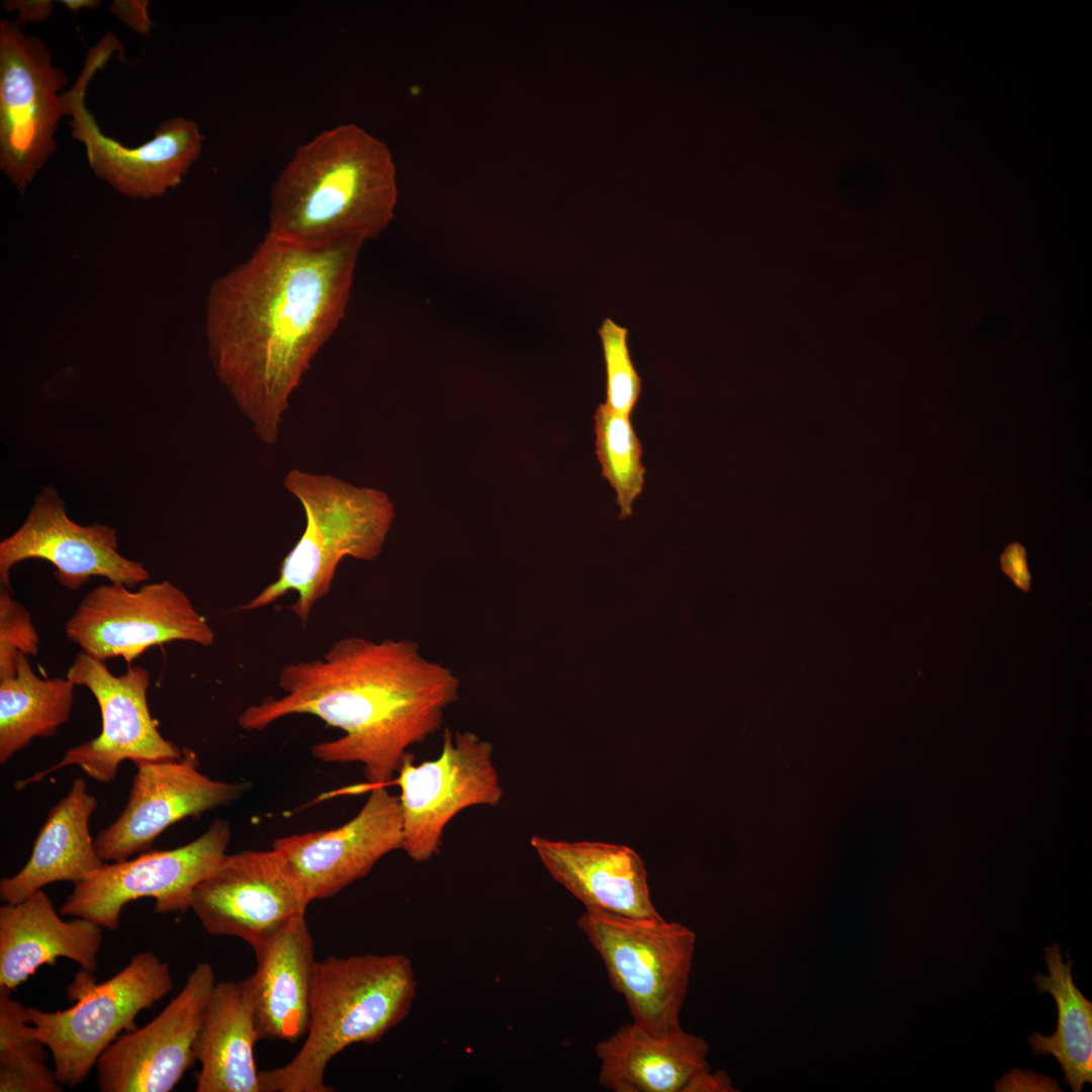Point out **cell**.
<instances>
[{
  "label": "cell",
  "mask_w": 1092,
  "mask_h": 1092,
  "mask_svg": "<svg viewBox=\"0 0 1092 1092\" xmlns=\"http://www.w3.org/2000/svg\"><path fill=\"white\" fill-rule=\"evenodd\" d=\"M119 50L121 43L111 32L89 50L77 80L63 93L66 115L71 116V136L84 145L89 165L98 177L129 197L152 198L182 182L201 153L204 136L196 121L182 116L165 119L151 141L134 148L101 131L86 106V91L95 74Z\"/></svg>",
  "instance_id": "obj_8"
},
{
  "label": "cell",
  "mask_w": 1092,
  "mask_h": 1092,
  "mask_svg": "<svg viewBox=\"0 0 1092 1092\" xmlns=\"http://www.w3.org/2000/svg\"><path fill=\"white\" fill-rule=\"evenodd\" d=\"M280 697L247 707L238 724L261 731L291 715H312L344 735L312 746L323 762H359L369 786H388L407 748L438 731L458 699L452 669L410 639L336 641L322 658L285 664Z\"/></svg>",
  "instance_id": "obj_2"
},
{
  "label": "cell",
  "mask_w": 1092,
  "mask_h": 1092,
  "mask_svg": "<svg viewBox=\"0 0 1092 1092\" xmlns=\"http://www.w3.org/2000/svg\"><path fill=\"white\" fill-rule=\"evenodd\" d=\"M594 419L596 454L602 466V475L614 488L620 518L625 519L632 515L633 502L644 485L642 445L630 417L600 403Z\"/></svg>",
  "instance_id": "obj_28"
},
{
  "label": "cell",
  "mask_w": 1092,
  "mask_h": 1092,
  "mask_svg": "<svg viewBox=\"0 0 1092 1092\" xmlns=\"http://www.w3.org/2000/svg\"><path fill=\"white\" fill-rule=\"evenodd\" d=\"M253 950L256 970L244 982L260 1039L295 1042L309 1026L317 964L305 916Z\"/></svg>",
  "instance_id": "obj_22"
},
{
  "label": "cell",
  "mask_w": 1092,
  "mask_h": 1092,
  "mask_svg": "<svg viewBox=\"0 0 1092 1092\" xmlns=\"http://www.w3.org/2000/svg\"><path fill=\"white\" fill-rule=\"evenodd\" d=\"M606 366V404L630 417L640 397L642 381L627 343L628 330L606 318L599 329Z\"/></svg>",
  "instance_id": "obj_29"
},
{
  "label": "cell",
  "mask_w": 1092,
  "mask_h": 1092,
  "mask_svg": "<svg viewBox=\"0 0 1092 1092\" xmlns=\"http://www.w3.org/2000/svg\"><path fill=\"white\" fill-rule=\"evenodd\" d=\"M0 988V1092H61L47 1048L29 1032L27 1007Z\"/></svg>",
  "instance_id": "obj_27"
},
{
  "label": "cell",
  "mask_w": 1092,
  "mask_h": 1092,
  "mask_svg": "<svg viewBox=\"0 0 1092 1092\" xmlns=\"http://www.w3.org/2000/svg\"><path fill=\"white\" fill-rule=\"evenodd\" d=\"M231 837L230 823L216 819L203 834L183 846L105 862L75 884L60 913L116 930L123 907L141 898H153L158 914L186 912L195 888L226 854Z\"/></svg>",
  "instance_id": "obj_9"
},
{
  "label": "cell",
  "mask_w": 1092,
  "mask_h": 1092,
  "mask_svg": "<svg viewBox=\"0 0 1092 1092\" xmlns=\"http://www.w3.org/2000/svg\"><path fill=\"white\" fill-rule=\"evenodd\" d=\"M360 242L301 245L266 234L210 288L206 334L214 370L266 445L337 329Z\"/></svg>",
  "instance_id": "obj_1"
},
{
  "label": "cell",
  "mask_w": 1092,
  "mask_h": 1092,
  "mask_svg": "<svg viewBox=\"0 0 1092 1092\" xmlns=\"http://www.w3.org/2000/svg\"><path fill=\"white\" fill-rule=\"evenodd\" d=\"M66 635L99 660L122 657L128 664L156 645L187 641L207 647L214 641L207 620L168 580L139 590L114 582L93 588L68 620Z\"/></svg>",
  "instance_id": "obj_12"
},
{
  "label": "cell",
  "mask_w": 1092,
  "mask_h": 1092,
  "mask_svg": "<svg viewBox=\"0 0 1092 1092\" xmlns=\"http://www.w3.org/2000/svg\"><path fill=\"white\" fill-rule=\"evenodd\" d=\"M133 763L138 770L124 810L94 839L103 861H119L148 851L171 825L233 803L248 788L245 783L216 781L203 775L195 753L188 748H183L179 759Z\"/></svg>",
  "instance_id": "obj_16"
},
{
  "label": "cell",
  "mask_w": 1092,
  "mask_h": 1092,
  "mask_svg": "<svg viewBox=\"0 0 1092 1092\" xmlns=\"http://www.w3.org/2000/svg\"><path fill=\"white\" fill-rule=\"evenodd\" d=\"M283 486L303 509L304 530L282 559L278 577L238 610H257L294 592L290 610L305 625L314 605L330 593L344 558L370 561L380 554L394 508L381 490L298 468L287 472Z\"/></svg>",
  "instance_id": "obj_5"
},
{
  "label": "cell",
  "mask_w": 1092,
  "mask_h": 1092,
  "mask_svg": "<svg viewBox=\"0 0 1092 1092\" xmlns=\"http://www.w3.org/2000/svg\"><path fill=\"white\" fill-rule=\"evenodd\" d=\"M27 559L51 562L56 567V578L69 590H77L92 576H103L129 588L150 578L141 562L118 552L115 529L73 522L52 485L36 496L18 530L0 543L1 587L11 590L10 569Z\"/></svg>",
  "instance_id": "obj_17"
},
{
  "label": "cell",
  "mask_w": 1092,
  "mask_h": 1092,
  "mask_svg": "<svg viewBox=\"0 0 1092 1092\" xmlns=\"http://www.w3.org/2000/svg\"><path fill=\"white\" fill-rule=\"evenodd\" d=\"M578 927L601 956L613 988L633 1022L653 1032L680 1028L696 935L659 918L585 911Z\"/></svg>",
  "instance_id": "obj_7"
},
{
  "label": "cell",
  "mask_w": 1092,
  "mask_h": 1092,
  "mask_svg": "<svg viewBox=\"0 0 1092 1092\" xmlns=\"http://www.w3.org/2000/svg\"><path fill=\"white\" fill-rule=\"evenodd\" d=\"M1001 570L1013 584L1024 593L1031 588V573L1028 567L1026 548L1019 542L1007 544L1000 555Z\"/></svg>",
  "instance_id": "obj_31"
},
{
  "label": "cell",
  "mask_w": 1092,
  "mask_h": 1092,
  "mask_svg": "<svg viewBox=\"0 0 1092 1092\" xmlns=\"http://www.w3.org/2000/svg\"><path fill=\"white\" fill-rule=\"evenodd\" d=\"M60 3H62L64 6H66L71 11L75 12V11H78V10L83 9V8H90V9L95 8V7L99 6L100 1H98V0H61Z\"/></svg>",
  "instance_id": "obj_34"
},
{
  "label": "cell",
  "mask_w": 1092,
  "mask_h": 1092,
  "mask_svg": "<svg viewBox=\"0 0 1092 1092\" xmlns=\"http://www.w3.org/2000/svg\"><path fill=\"white\" fill-rule=\"evenodd\" d=\"M102 929L86 918L62 919L42 889L18 903H5L0 907V988L12 992L61 958L94 973Z\"/></svg>",
  "instance_id": "obj_21"
},
{
  "label": "cell",
  "mask_w": 1092,
  "mask_h": 1092,
  "mask_svg": "<svg viewBox=\"0 0 1092 1092\" xmlns=\"http://www.w3.org/2000/svg\"><path fill=\"white\" fill-rule=\"evenodd\" d=\"M395 167L387 146L356 124L300 146L275 180L267 234L301 245L358 241L389 220Z\"/></svg>",
  "instance_id": "obj_3"
},
{
  "label": "cell",
  "mask_w": 1092,
  "mask_h": 1092,
  "mask_svg": "<svg viewBox=\"0 0 1092 1092\" xmlns=\"http://www.w3.org/2000/svg\"><path fill=\"white\" fill-rule=\"evenodd\" d=\"M97 807L86 782L77 778L49 812L34 841L30 857L15 875L0 882V898L18 903L56 882L78 884L101 868L103 861L89 832V820Z\"/></svg>",
  "instance_id": "obj_23"
},
{
  "label": "cell",
  "mask_w": 1092,
  "mask_h": 1092,
  "mask_svg": "<svg viewBox=\"0 0 1092 1092\" xmlns=\"http://www.w3.org/2000/svg\"><path fill=\"white\" fill-rule=\"evenodd\" d=\"M2 4L5 11L18 12L16 22L19 25L26 22H43L54 11L51 0H10Z\"/></svg>",
  "instance_id": "obj_33"
},
{
  "label": "cell",
  "mask_w": 1092,
  "mask_h": 1092,
  "mask_svg": "<svg viewBox=\"0 0 1092 1092\" xmlns=\"http://www.w3.org/2000/svg\"><path fill=\"white\" fill-rule=\"evenodd\" d=\"M492 745L470 731L445 729L440 755L415 764L406 753L394 783L400 789L402 849L415 861L439 851L447 824L472 806H497L503 788Z\"/></svg>",
  "instance_id": "obj_11"
},
{
  "label": "cell",
  "mask_w": 1092,
  "mask_h": 1092,
  "mask_svg": "<svg viewBox=\"0 0 1092 1092\" xmlns=\"http://www.w3.org/2000/svg\"><path fill=\"white\" fill-rule=\"evenodd\" d=\"M308 904L272 847L226 853L195 888L190 910L209 934L238 937L253 948L305 916Z\"/></svg>",
  "instance_id": "obj_14"
},
{
  "label": "cell",
  "mask_w": 1092,
  "mask_h": 1092,
  "mask_svg": "<svg viewBox=\"0 0 1092 1092\" xmlns=\"http://www.w3.org/2000/svg\"><path fill=\"white\" fill-rule=\"evenodd\" d=\"M66 677L76 686L87 688L95 697L102 717L101 732L69 748L55 765L17 781L15 789L37 783L68 765H77L91 779L108 783L125 759L135 762L182 757L183 749L161 735L151 716L147 700L150 673L146 668L128 664L123 674L115 676L105 661L81 651Z\"/></svg>",
  "instance_id": "obj_13"
},
{
  "label": "cell",
  "mask_w": 1092,
  "mask_h": 1092,
  "mask_svg": "<svg viewBox=\"0 0 1092 1092\" xmlns=\"http://www.w3.org/2000/svg\"><path fill=\"white\" fill-rule=\"evenodd\" d=\"M215 973L198 963L179 993L150 1022L119 1035L96 1068L101 1092H169L196 1061L195 1040Z\"/></svg>",
  "instance_id": "obj_15"
},
{
  "label": "cell",
  "mask_w": 1092,
  "mask_h": 1092,
  "mask_svg": "<svg viewBox=\"0 0 1092 1092\" xmlns=\"http://www.w3.org/2000/svg\"><path fill=\"white\" fill-rule=\"evenodd\" d=\"M386 787H372L358 814L337 828L273 841L309 903L338 894L384 855L402 848L399 799Z\"/></svg>",
  "instance_id": "obj_18"
},
{
  "label": "cell",
  "mask_w": 1092,
  "mask_h": 1092,
  "mask_svg": "<svg viewBox=\"0 0 1092 1092\" xmlns=\"http://www.w3.org/2000/svg\"><path fill=\"white\" fill-rule=\"evenodd\" d=\"M260 1039L243 981L216 982L198 1031L196 1092H262L254 1046Z\"/></svg>",
  "instance_id": "obj_24"
},
{
  "label": "cell",
  "mask_w": 1092,
  "mask_h": 1092,
  "mask_svg": "<svg viewBox=\"0 0 1092 1092\" xmlns=\"http://www.w3.org/2000/svg\"><path fill=\"white\" fill-rule=\"evenodd\" d=\"M417 980L401 953L317 962L305 1040L285 1065L260 1071L262 1092H330L331 1060L355 1043L379 1041L408 1014Z\"/></svg>",
  "instance_id": "obj_4"
},
{
  "label": "cell",
  "mask_w": 1092,
  "mask_h": 1092,
  "mask_svg": "<svg viewBox=\"0 0 1092 1092\" xmlns=\"http://www.w3.org/2000/svg\"><path fill=\"white\" fill-rule=\"evenodd\" d=\"M173 987L170 966L152 951L134 954L114 976L97 982L81 969L67 989L71 1007L47 1012L27 1007L29 1032L51 1052L58 1081L82 1083L122 1031L135 1028L138 1014Z\"/></svg>",
  "instance_id": "obj_6"
},
{
  "label": "cell",
  "mask_w": 1092,
  "mask_h": 1092,
  "mask_svg": "<svg viewBox=\"0 0 1092 1092\" xmlns=\"http://www.w3.org/2000/svg\"><path fill=\"white\" fill-rule=\"evenodd\" d=\"M1049 975L1036 974L1033 981L1040 993L1051 994L1058 1008V1025L1051 1036L1034 1032L1028 1039L1036 1056H1054L1074 1092L1092 1083V1003L1076 987L1069 960L1064 963L1061 947L1045 948Z\"/></svg>",
  "instance_id": "obj_25"
},
{
  "label": "cell",
  "mask_w": 1092,
  "mask_h": 1092,
  "mask_svg": "<svg viewBox=\"0 0 1092 1092\" xmlns=\"http://www.w3.org/2000/svg\"><path fill=\"white\" fill-rule=\"evenodd\" d=\"M149 6L148 0H114L108 9L138 34L149 35L154 25L148 13Z\"/></svg>",
  "instance_id": "obj_32"
},
{
  "label": "cell",
  "mask_w": 1092,
  "mask_h": 1092,
  "mask_svg": "<svg viewBox=\"0 0 1092 1092\" xmlns=\"http://www.w3.org/2000/svg\"><path fill=\"white\" fill-rule=\"evenodd\" d=\"M10 589L0 592V679L16 673V655L36 656L39 637L26 609L11 597Z\"/></svg>",
  "instance_id": "obj_30"
},
{
  "label": "cell",
  "mask_w": 1092,
  "mask_h": 1092,
  "mask_svg": "<svg viewBox=\"0 0 1092 1092\" xmlns=\"http://www.w3.org/2000/svg\"><path fill=\"white\" fill-rule=\"evenodd\" d=\"M67 82L40 39L0 21V168L20 193L57 150Z\"/></svg>",
  "instance_id": "obj_10"
},
{
  "label": "cell",
  "mask_w": 1092,
  "mask_h": 1092,
  "mask_svg": "<svg viewBox=\"0 0 1092 1092\" xmlns=\"http://www.w3.org/2000/svg\"><path fill=\"white\" fill-rule=\"evenodd\" d=\"M708 1052L681 1027L658 1033L632 1022L598 1042L599 1082L613 1092L734 1091L725 1072L711 1073Z\"/></svg>",
  "instance_id": "obj_19"
},
{
  "label": "cell",
  "mask_w": 1092,
  "mask_h": 1092,
  "mask_svg": "<svg viewBox=\"0 0 1092 1092\" xmlns=\"http://www.w3.org/2000/svg\"><path fill=\"white\" fill-rule=\"evenodd\" d=\"M75 684L37 676L27 656L16 655V673L0 679V763L36 737H52L71 715Z\"/></svg>",
  "instance_id": "obj_26"
},
{
  "label": "cell",
  "mask_w": 1092,
  "mask_h": 1092,
  "mask_svg": "<svg viewBox=\"0 0 1092 1092\" xmlns=\"http://www.w3.org/2000/svg\"><path fill=\"white\" fill-rule=\"evenodd\" d=\"M531 844L551 877L587 911L633 918L661 917L650 899L644 862L633 849L539 836H533Z\"/></svg>",
  "instance_id": "obj_20"
}]
</instances>
